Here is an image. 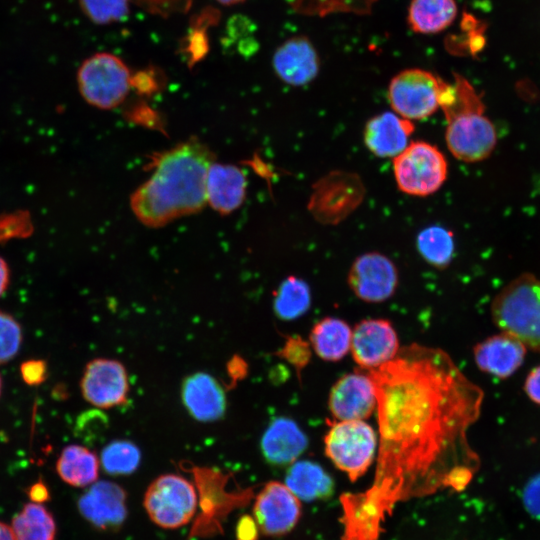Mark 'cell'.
<instances>
[{
    "label": "cell",
    "instance_id": "cell-40",
    "mask_svg": "<svg viewBox=\"0 0 540 540\" xmlns=\"http://www.w3.org/2000/svg\"><path fill=\"white\" fill-rule=\"evenodd\" d=\"M259 528L254 518L243 515L236 525V540H258Z\"/></svg>",
    "mask_w": 540,
    "mask_h": 540
},
{
    "label": "cell",
    "instance_id": "cell-26",
    "mask_svg": "<svg viewBox=\"0 0 540 540\" xmlns=\"http://www.w3.org/2000/svg\"><path fill=\"white\" fill-rule=\"evenodd\" d=\"M56 472L68 485L73 487L90 486L97 481L99 459L87 447L71 444L61 451L56 461Z\"/></svg>",
    "mask_w": 540,
    "mask_h": 540
},
{
    "label": "cell",
    "instance_id": "cell-15",
    "mask_svg": "<svg viewBox=\"0 0 540 540\" xmlns=\"http://www.w3.org/2000/svg\"><path fill=\"white\" fill-rule=\"evenodd\" d=\"M399 349L398 335L387 319H364L352 330L351 354L362 369H375L389 362Z\"/></svg>",
    "mask_w": 540,
    "mask_h": 540
},
{
    "label": "cell",
    "instance_id": "cell-12",
    "mask_svg": "<svg viewBox=\"0 0 540 540\" xmlns=\"http://www.w3.org/2000/svg\"><path fill=\"white\" fill-rule=\"evenodd\" d=\"M347 282L360 300L382 303L397 290L398 269L388 256L377 251L367 252L355 258L348 271Z\"/></svg>",
    "mask_w": 540,
    "mask_h": 540
},
{
    "label": "cell",
    "instance_id": "cell-32",
    "mask_svg": "<svg viewBox=\"0 0 540 540\" xmlns=\"http://www.w3.org/2000/svg\"><path fill=\"white\" fill-rule=\"evenodd\" d=\"M377 0H293L294 10L306 16L324 17L334 13L367 15Z\"/></svg>",
    "mask_w": 540,
    "mask_h": 540
},
{
    "label": "cell",
    "instance_id": "cell-10",
    "mask_svg": "<svg viewBox=\"0 0 540 540\" xmlns=\"http://www.w3.org/2000/svg\"><path fill=\"white\" fill-rule=\"evenodd\" d=\"M144 507L150 519L158 526L179 528L187 524L195 514V487L179 475H161L148 486L144 495Z\"/></svg>",
    "mask_w": 540,
    "mask_h": 540
},
{
    "label": "cell",
    "instance_id": "cell-21",
    "mask_svg": "<svg viewBox=\"0 0 540 540\" xmlns=\"http://www.w3.org/2000/svg\"><path fill=\"white\" fill-rule=\"evenodd\" d=\"M181 397L186 410L197 421L213 422L225 414V391L208 373L197 372L186 377L182 384Z\"/></svg>",
    "mask_w": 540,
    "mask_h": 540
},
{
    "label": "cell",
    "instance_id": "cell-17",
    "mask_svg": "<svg viewBox=\"0 0 540 540\" xmlns=\"http://www.w3.org/2000/svg\"><path fill=\"white\" fill-rule=\"evenodd\" d=\"M78 509L94 527L118 529L127 516L126 492L116 483L96 481L79 498Z\"/></svg>",
    "mask_w": 540,
    "mask_h": 540
},
{
    "label": "cell",
    "instance_id": "cell-6",
    "mask_svg": "<svg viewBox=\"0 0 540 540\" xmlns=\"http://www.w3.org/2000/svg\"><path fill=\"white\" fill-rule=\"evenodd\" d=\"M393 174L398 189L408 195L425 197L437 192L447 179L445 155L426 141H411L393 158Z\"/></svg>",
    "mask_w": 540,
    "mask_h": 540
},
{
    "label": "cell",
    "instance_id": "cell-23",
    "mask_svg": "<svg viewBox=\"0 0 540 540\" xmlns=\"http://www.w3.org/2000/svg\"><path fill=\"white\" fill-rule=\"evenodd\" d=\"M246 187V176L237 166L214 162L210 165L206 176V199L220 214H229L242 205Z\"/></svg>",
    "mask_w": 540,
    "mask_h": 540
},
{
    "label": "cell",
    "instance_id": "cell-5",
    "mask_svg": "<svg viewBox=\"0 0 540 540\" xmlns=\"http://www.w3.org/2000/svg\"><path fill=\"white\" fill-rule=\"evenodd\" d=\"M189 464L194 483L200 495L202 513L195 522L190 536H207L221 530V522L227 514L237 508L243 507L253 497V490H228L231 474H226L213 467L195 466Z\"/></svg>",
    "mask_w": 540,
    "mask_h": 540
},
{
    "label": "cell",
    "instance_id": "cell-2",
    "mask_svg": "<svg viewBox=\"0 0 540 540\" xmlns=\"http://www.w3.org/2000/svg\"><path fill=\"white\" fill-rule=\"evenodd\" d=\"M213 158L196 138L155 153L148 165L151 177L130 198L137 219L155 228L201 210L207 202L206 176Z\"/></svg>",
    "mask_w": 540,
    "mask_h": 540
},
{
    "label": "cell",
    "instance_id": "cell-47",
    "mask_svg": "<svg viewBox=\"0 0 540 540\" xmlns=\"http://www.w3.org/2000/svg\"><path fill=\"white\" fill-rule=\"evenodd\" d=\"M217 1L224 5H233V4L243 2L244 0H217Z\"/></svg>",
    "mask_w": 540,
    "mask_h": 540
},
{
    "label": "cell",
    "instance_id": "cell-16",
    "mask_svg": "<svg viewBox=\"0 0 540 540\" xmlns=\"http://www.w3.org/2000/svg\"><path fill=\"white\" fill-rule=\"evenodd\" d=\"M374 384L368 374L349 373L339 378L328 396V408L337 421L365 420L376 408Z\"/></svg>",
    "mask_w": 540,
    "mask_h": 540
},
{
    "label": "cell",
    "instance_id": "cell-19",
    "mask_svg": "<svg viewBox=\"0 0 540 540\" xmlns=\"http://www.w3.org/2000/svg\"><path fill=\"white\" fill-rule=\"evenodd\" d=\"M526 346L515 336L501 331L473 347L477 367L494 377L508 378L523 364Z\"/></svg>",
    "mask_w": 540,
    "mask_h": 540
},
{
    "label": "cell",
    "instance_id": "cell-13",
    "mask_svg": "<svg viewBox=\"0 0 540 540\" xmlns=\"http://www.w3.org/2000/svg\"><path fill=\"white\" fill-rule=\"evenodd\" d=\"M80 389L83 398L97 408L121 406L127 402L129 394L126 368L114 359H93L84 368Z\"/></svg>",
    "mask_w": 540,
    "mask_h": 540
},
{
    "label": "cell",
    "instance_id": "cell-7",
    "mask_svg": "<svg viewBox=\"0 0 540 540\" xmlns=\"http://www.w3.org/2000/svg\"><path fill=\"white\" fill-rule=\"evenodd\" d=\"M132 74L117 56L100 52L87 58L77 73V84L83 99L99 109L121 104L131 88Z\"/></svg>",
    "mask_w": 540,
    "mask_h": 540
},
{
    "label": "cell",
    "instance_id": "cell-36",
    "mask_svg": "<svg viewBox=\"0 0 540 540\" xmlns=\"http://www.w3.org/2000/svg\"><path fill=\"white\" fill-rule=\"evenodd\" d=\"M275 355L293 366L300 379L302 370L311 360L312 348L301 336L287 335L283 346L275 352Z\"/></svg>",
    "mask_w": 540,
    "mask_h": 540
},
{
    "label": "cell",
    "instance_id": "cell-34",
    "mask_svg": "<svg viewBox=\"0 0 540 540\" xmlns=\"http://www.w3.org/2000/svg\"><path fill=\"white\" fill-rule=\"evenodd\" d=\"M477 24L478 21L471 15L463 17L461 22L462 33L447 38L445 42L447 50L457 55H462L466 52L474 55L479 52L485 43V39L482 33L476 29Z\"/></svg>",
    "mask_w": 540,
    "mask_h": 540
},
{
    "label": "cell",
    "instance_id": "cell-30",
    "mask_svg": "<svg viewBox=\"0 0 540 540\" xmlns=\"http://www.w3.org/2000/svg\"><path fill=\"white\" fill-rule=\"evenodd\" d=\"M416 247L429 265L443 269L451 263L454 256L453 233L442 226H429L417 235Z\"/></svg>",
    "mask_w": 540,
    "mask_h": 540
},
{
    "label": "cell",
    "instance_id": "cell-18",
    "mask_svg": "<svg viewBox=\"0 0 540 540\" xmlns=\"http://www.w3.org/2000/svg\"><path fill=\"white\" fill-rule=\"evenodd\" d=\"M274 72L291 86H303L316 78L320 69L318 53L306 36H294L284 41L272 57Z\"/></svg>",
    "mask_w": 540,
    "mask_h": 540
},
{
    "label": "cell",
    "instance_id": "cell-20",
    "mask_svg": "<svg viewBox=\"0 0 540 540\" xmlns=\"http://www.w3.org/2000/svg\"><path fill=\"white\" fill-rule=\"evenodd\" d=\"M414 131L413 121L395 112H382L366 122L363 140L367 149L375 156L394 158L409 145Z\"/></svg>",
    "mask_w": 540,
    "mask_h": 540
},
{
    "label": "cell",
    "instance_id": "cell-42",
    "mask_svg": "<svg viewBox=\"0 0 540 540\" xmlns=\"http://www.w3.org/2000/svg\"><path fill=\"white\" fill-rule=\"evenodd\" d=\"M131 87H135L138 92L147 94L152 93L157 89L155 78L152 73L140 71L131 78Z\"/></svg>",
    "mask_w": 540,
    "mask_h": 540
},
{
    "label": "cell",
    "instance_id": "cell-3",
    "mask_svg": "<svg viewBox=\"0 0 540 540\" xmlns=\"http://www.w3.org/2000/svg\"><path fill=\"white\" fill-rule=\"evenodd\" d=\"M453 76V83L444 81L440 96V109L447 124L445 141L450 153L458 160L479 162L494 151L496 129L485 115L482 97L473 85L458 73Z\"/></svg>",
    "mask_w": 540,
    "mask_h": 540
},
{
    "label": "cell",
    "instance_id": "cell-38",
    "mask_svg": "<svg viewBox=\"0 0 540 540\" xmlns=\"http://www.w3.org/2000/svg\"><path fill=\"white\" fill-rule=\"evenodd\" d=\"M20 374L27 385H40L45 381L48 374L47 363L41 359L27 360L21 364Z\"/></svg>",
    "mask_w": 540,
    "mask_h": 540
},
{
    "label": "cell",
    "instance_id": "cell-9",
    "mask_svg": "<svg viewBox=\"0 0 540 540\" xmlns=\"http://www.w3.org/2000/svg\"><path fill=\"white\" fill-rule=\"evenodd\" d=\"M443 79L420 68L396 74L388 86L393 111L411 121L425 119L440 108Z\"/></svg>",
    "mask_w": 540,
    "mask_h": 540
},
{
    "label": "cell",
    "instance_id": "cell-41",
    "mask_svg": "<svg viewBox=\"0 0 540 540\" xmlns=\"http://www.w3.org/2000/svg\"><path fill=\"white\" fill-rule=\"evenodd\" d=\"M524 390L532 402L540 405V365L528 373L524 382Z\"/></svg>",
    "mask_w": 540,
    "mask_h": 540
},
{
    "label": "cell",
    "instance_id": "cell-39",
    "mask_svg": "<svg viewBox=\"0 0 540 540\" xmlns=\"http://www.w3.org/2000/svg\"><path fill=\"white\" fill-rule=\"evenodd\" d=\"M522 500L526 510L540 519V473L528 480L523 489Z\"/></svg>",
    "mask_w": 540,
    "mask_h": 540
},
{
    "label": "cell",
    "instance_id": "cell-48",
    "mask_svg": "<svg viewBox=\"0 0 540 540\" xmlns=\"http://www.w3.org/2000/svg\"><path fill=\"white\" fill-rule=\"evenodd\" d=\"M2 386H3V382H2V377H1V374H0V396H1V393H2Z\"/></svg>",
    "mask_w": 540,
    "mask_h": 540
},
{
    "label": "cell",
    "instance_id": "cell-31",
    "mask_svg": "<svg viewBox=\"0 0 540 540\" xmlns=\"http://www.w3.org/2000/svg\"><path fill=\"white\" fill-rule=\"evenodd\" d=\"M141 461V452L136 444L129 440H114L102 450L100 463L109 475H128L137 470Z\"/></svg>",
    "mask_w": 540,
    "mask_h": 540
},
{
    "label": "cell",
    "instance_id": "cell-25",
    "mask_svg": "<svg viewBox=\"0 0 540 540\" xmlns=\"http://www.w3.org/2000/svg\"><path fill=\"white\" fill-rule=\"evenodd\" d=\"M352 330L342 319L325 317L311 329L309 343L315 354L324 361L336 362L350 350Z\"/></svg>",
    "mask_w": 540,
    "mask_h": 540
},
{
    "label": "cell",
    "instance_id": "cell-11",
    "mask_svg": "<svg viewBox=\"0 0 540 540\" xmlns=\"http://www.w3.org/2000/svg\"><path fill=\"white\" fill-rule=\"evenodd\" d=\"M365 188L361 178L346 171H333L313 185L308 209L322 224H338L362 202Z\"/></svg>",
    "mask_w": 540,
    "mask_h": 540
},
{
    "label": "cell",
    "instance_id": "cell-27",
    "mask_svg": "<svg viewBox=\"0 0 540 540\" xmlns=\"http://www.w3.org/2000/svg\"><path fill=\"white\" fill-rule=\"evenodd\" d=\"M456 16L455 0H412L408 24L416 33L435 34L450 26Z\"/></svg>",
    "mask_w": 540,
    "mask_h": 540
},
{
    "label": "cell",
    "instance_id": "cell-35",
    "mask_svg": "<svg viewBox=\"0 0 540 540\" xmlns=\"http://www.w3.org/2000/svg\"><path fill=\"white\" fill-rule=\"evenodd\" d=\"M22 339L20 323L11 314L0 310V365L18 354Z\"/></svg>",
    "mask_w": 540,
    "mask_h": 540
},
{
    "label": "cell",
    "instance_id": "cell-1",
    "mask_svg": "<svg viewBox=\"0 0 540 540\" xmlns=\"http://www.w3.org/2000/svg\"><path fill=\"white\" fill-rule=\"evenodd\" d=\"M367 374L377 398V466L369 489L340 497L342 540H379L397 502L462 491L480 467L467 432L480 416L484 392L449 354L412 343Z\"/></svg>",
    "mask_w": 540,
    "mask_h": 540
},
{
    "label": "cell",
    "instance_id": "cell-24",
    "mask_svg": "<svg viewBox=\"0 0 540 540\" xmlns=\"http://www.w3.org/2000/svg\"><path fill=\"white\" fill-rule=\"evenodd\" d=\"M285 485L304 501L326 499L335 488L332 477L322 466L309 460L295 461L289 466Z\"/></svg>",
    "mask_w": 540,
    "mask_h": 540
},
{
    "label": "cell",
    "instance_id": "cell-8",
    "mask_svg": "<svg viewBox=\"0 0 540 540\" xmlns=\"http://www.w3.org/2000/svg\"><path fill=\"white\" fill-rule=\"evenodd\" d=\"M325 454L354 482L374 461L378 438L364 420L336 421L324 438Z\"/></svg>",
    "mask_w": 540,
    "mask_h": 540
},
{
    "label": "cell",
    "instance_id": "cell-14",
    "mask_svg": "<svg viewBox=\"0 0 540 540\" xmlns=\"http://www.w3.org/2000/svg\"><path fill=\"white\" fill-rule=\"evenodd\" d=\"M253 514L261 533L281 536L296 526L301 515L300 499L285 484L270 481L257 494Z\"/></svg>",
    "mask_w": 540,
    "mask_h": 540
},
{
    "label": "cell",
    "instance_id": "cell-43",
    "mask_svg": "<svg viewBox=\"0 0 540 540\" xmlns=\"http://www.w3.org/2000/svg\"><path fill=\"white\" fill-rule=\"evenodd\" d=\"M227 372L231 379L230 384L235 385L239 380L243 379L247 375L248 365L243 358L235 355L227 364Z\"/></svg>",
    "mask_w": 540,
    "mask_h": 540
},
{
    "label": "cell",
    "instance_id": "cell-29",
    "mask_svg": "<svg viewBox=\"0 0 540 540\" xmlns=\"http://www.w3.org/2000/svg\"><path fill=\"white\" fill-rule=\"evenodd\" d=\"M311 306V291L306 281L290 275L285 278L275 292L273 310L284 321L303 316Z\"/></svg>",
    "mask_w": 540,
    "mask_h": 540
},
{
    "label": "cell",
    "instance_id": "cell-46",
    "mask_svg": "<svg viewBox=\"0 0 540 540\" xmlns=\"http://www.w3.org/2000/svg\"><path fill=\"white\" fill-rule=\"evenodd\" d=\"M0 540H14L11 527L0 521Z\"/></svg>",
    "mask_w": 540,
    "mask_h": 540
},
{
    "label": "cell",
    "instance_id": "cell-22",
    "mask_svg": "<svg viewBox=\"0 0 540 540\" xmlns=\"http://www.w3.org/2000/svg\"><path fill=\"white\" fill-rule=\"evenodd\" d=\"M308 438L299 425L287 417H277L264 431L260 449L267 463L290 466L307 449Z\"/></svg>",
    "mask_w": 540,
    "mask_h": 540
},
{
    "label": "cell",
    "instance_id": "cell-33",
    "mask_svg": "<svg viewBox=\"0 0 540 540\" xmlns=\"http://www.w3.org/2000/svg\"><path fill=\"white\" fill-rule=\"evenodd\" d=\"M85 15L95 24L118 22L129 13V0H80Z\"/></svg>",
    "mask_w": 540,
    "mask_h": 540
},
{
    "label": "cell",
    "instance_id": "cell-28",
    "mask_svg": "<svg viewBox=\"0 0 540 540\" xmlns=\"http://www.w3.org/2000/svg\"><path fill=\"white\" fill-rule=\"evenodd\" d=\"M11 530L14 540H55L56 523L48 509L30 502L13 517Z\"/></svg>",
    "mask_w": 540,
    "mask_h": 540
},
{
    "label": "cell",
    "instance_id": "cell-4",
    "mask_svg": "<svg viewBox=\"0 0 540 540\" xmlns=\"http://www.w3.org/2000/svg\"><path fill=\"white\" fill-rule=\"evenodd\" d=\"M491 316L501 331L540 352V278L523 273L510 281L493 299Z\"/></svg>",
    "mask_w": 540,
    "mask_h": 540
},
{
    "label": "cell",
    "instance_id": "cell-44",
    "mask_svg": "<svg viewBox=\"0 0 540 540\" xmlns=\"http://www.w3.org/2000/svg\"><path fill=\"white\" fill-rule=\"evenodd\" d=\"M27 495L31 502L43 504L50 499L49 489L43 481L33 483L27 489Z\"/></svg>",
    "mask_w": 540,
    "mask_h": 540
},
{
    "label": "cell",
    "instance_id": "cell-45",
    "mask_svg": "<svg viewBox=\"0 0 540 540\" xmlns=\"http://www.w3.org/2000/svg\"><path fill=\"white\" fill-rule=\"evenodd\" d=\"M10 282V269L7 262L0 256V296L7 290Z\"/></svg>",
    "mask_w": 540,
    "mask_h": 540
},
{
    "label": "cell",
    "instance_id": "cell-37",
    "mask_svg": "<svg viewBox=\"0 0 540 540\" xmlns=\"http://www.w3.org/2000/svg\"><path fill=\"white\" fill-rule=\"evenodd\" d=\"M32 230L31 217L25 211L0 216V243L11 238L26 237Z\"/></svg>",
    "mask_w": 540,
    "mask_h": 540
}]
</instances>
